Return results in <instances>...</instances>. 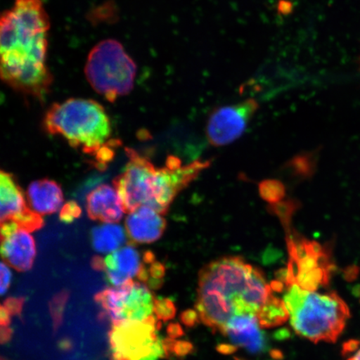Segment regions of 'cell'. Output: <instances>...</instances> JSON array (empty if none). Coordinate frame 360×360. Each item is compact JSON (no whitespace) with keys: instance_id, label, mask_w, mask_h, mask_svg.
I'll list each match as a JSON object with an SVG mask.
<instances>
[{"instance_id":"5b68a950","label":"cell","mask_w":360,"mask_h":360,"mask_svg":"<svg viewBox=\"0 0 360 360\" xmlns=\"http://www.w3.org/2000/svg\"><path fill=\"white\" fill-rule=\"evenodd\" d=\"M84 74L94 91L115 102L132 91L137 65L118 40L105 39L89 53Z\"/></svg>"},{"instance_id":"3957f363","label":"cell","mask_w":360,"mask_h":360,"mask_svg":"<svg viewBox=\"0 0 360 360\" xmlns=\"http://www.w3.org/2000/svg\"><path fill=\"white\" fill-rule=\"evenodd\" d=\"M42 126L47 134L64 138L70 146L91 156L109 142L112 134L105 108L89 98L53 103L45 112Z\"/></svg>"},{"instance_id":"ac0fdd59","label":"cell","mask_w":360,"mask_h":360,"mask_svg":"<svg viewBox=\"0 0 360 360\" xmlns=\"http://www.w3.org/2000/svg\"><path fill=\"white\" fill-rule=\"evenodd\" d=\"M27 200L40 215L52 214L61 209L64 193L55 180L42 179L31 183L26 193Z\"/></svg>"},{"instance_id":"4316f807","label":"cell","mask_w":360,"mask_h":360,"mask_svg":"<svg viewBox=\"0 0 360 360\" xmlns=\"http://www.w3.org/2000/svg\"><path fill=\"white\" fill-rule=\"evenodd\" d=\"M13 330L10 326H0V345L6 344L11 340Z\"/></svg>"},{"instance_id":"83f0119b","label":"cell","mask_w":360,"mask_h":360,"mask_svg":"<svg viewBox=\"0 0 360 360\" xmlns=\"http://www.w3.org/2000/svg\"><path fill=\"white\" fill-rule=\"evenodd\" d=\"M11 322V314L4 306H0V326H10Z\"/></svg>"},{"instance_id":"8fae6325","label":"cell","mask_w":360,"mask_h":360,"mask_svg":"<svg viewBox=\"0 0 360 360\" xmlns=\"http://www.w3.org/2000/svg\"><path fill=\"white\" fill-rule=\"evenodd\" d=\"M0 257L4 263L19 272L32 269L37 252L30 233L11 221L0 224Z\"/></svg>"},{"instance_id":"7c38bea8","label":"cell","mask_w":360,"mask_h":360,"mask_svg":"<svg viewBox=\"0 0 360 360\" xmlns=\"http://www.w3.org/2000/svg\"><path fill=\"white\" fill-rule=\"evenodd\" d=\"M34 213L15 175L0 168V224L12 221L20 227Z\"/></svg>"},{"instance_id":"7402d4cb","label":"cell","mask_w":360,"mask_h":360,"mask_svg":"<svg viewBox=\"0 0 360 360\" xmlns=\"http://www.w3.org/2000/svg\"><path fill=\"white\" fill-rule=\"evenodd\" d=\"M82 214L80 206L75 200H70L63 205L60 212V219L61 222L65 224H71L75 220L78 219Z\"/></svg>"},{"instance_id":"484cf974","label":"cell","mask_w":360,"mask_h":360,"mask_svg":"<svg viewBox=\"0 0 360 360\" xmlns=\"http://www.w3.org/2000/svg\"><path fill=\"white\" fill-rule=\"evenodd\" d=\"M182 321L188 326H193L195 325L198 321H200L199 315L196 311L193 310H188L182 314Z\"/></svg>"},{"instance_id":"30bf717a","label":"cell","mask_w":360,"mask_h":360,"mask_svg":"<svg viewBox=\"0 0 360 360\" xmlns=\"http://www.w3.org/2000/svg\"><path fill=\"white\" fill-rule=\"evenodd\" d=\"M258 109V102L250 98L214 110L207 124L209 142L213 146L220 147L237 141L245 132Z\"/></svg>"},{"instance_id":"e0dca14e","label":"cell","mask_w":360,"mask_h":360,"mask_svg":"<svg viewBox=\"0 0 360 360\" xmlns=\"http://www.w3.org/2000/svg\"><path fill=\"white\" fill-rule=\"evenodd\" d=\"M155 300L146 283L134 281L121 304L120 322L146 321L154 315Z\"/></svg>"},{"instance_id":"ba28073f","label":"cell","mask_w":360,"mask_h":360,"mask_svg":"<svg viewBox=\"0 0 360 360\" xmlns=\"http://www.w3.org/2000/svg\"><path fill=\"white\" fill-rule=\"evenodd\" d=\"M290 261L283 274L285 285L317 290L328 278L327 256L321 245L307 240L289 241Z\"/></svg>"},{"instance_id":"603a6c76","label":"cell","mask_w":360,"mask_h":360,"mask_svg":"<svg viewBox=\"0 0 360 360\" xmlns=\"http://www.w3.org/2000/svg\"><path fill=\"white\" fill-rule=\"evenodd\" d=\"M67 300L66 294H60L56 297L53 300L51 309L55 328H57L60 325L63 311H64L65 306Z\"/></svg>"},{"instance_id":"f1b7e54d","label":"cell","mask_w":360,"mask_h":360,"mask_svg":"<svg viewBox=\"0 0 360 360\" xmlns=\"http://www.w3.org/2000/svg\"><path fill=\"white\" fill-rule=\"evenodd\" d=\"M350 354L345 360H360V344L350 346Z\"/></svg>"},{"instance_id":"9c48e42d","label":"cell","mask_w":360,"mask_h":360,"mask_svg":"<svg viewBox=\"0 0 360 360\" xmlns=\"http://www.w3.org/2000/svg\"><path fill=\"white\" fill-rule=\"evenodd\" d=\"M209 161L196 160L183 165L181 160L169 156L164 167L156 168L153 180V205L161 214H165L179 193L188 186L209 167Z\"/></svg>"},{"instance_id":"1f68e13d","label":"cell","mask_w":360,"mask_h":360,"mask_svg":"<svg viewBox=\"0 0 360 360\" xmlns=\"http://www.w3.org/2000/svg\"><path fill=\"white\" fill-rule=\"evenodd\" d=\"M0 241H1V235H0Z\"/></svg>"},{"instance_id":"52a82bcc","label":"cell","mask_w":360,"mask_h":360,"mask_svg":"<svg viewBox=\"0 0 360 360\" xmlns=\"http://www.w3.org/2000/svg\"><path fill=\"white\" fill-rule=\"evenodd\" d=\"M129 161L112 184L118 192L126 213L153 205V180L156 167L146 157L133 148H125Z\"/></svg>"},{"instance_id":"7a4b0ae2","label":"cell","mask_w":360,"mask_h":360,"mask_svg":"<svg viewBox=\"0 0 360 360\" xmlns=\"http://www.w3.org/2000/svg\"><path fill=\"white\" fill-rule=\"evenodd\" d=\"M273 292L259 269L229 256L200 270L195 309L201 322L220 333L233 317L256 316Z\"/></svg>"},{"instance_id":"d6986e66","label":"cell","mask_w":360,"mask_h":360,"mask_svg":"<svg viewBox=\"0 0 360 360\" xmlns=\"http://www.w3.org/2000/svg\"><path fill=\"white\" fill-rule=\"evenodd\" d=\"M91 243L98 253L111 254L124 246L127 233L122 226L116 224H103L92 229Z\"/></svg>"},{"instance_id":"ffe728a7","label":"cell","mask_w":360,"mask_h":360,"mask_svg":"<svg viewBox=\"0 0 360 360\" xmlns=\"http://www.w3.org/2000/svg\"><path fill=\"white\" fill-rule=\"evenodd\" d=\"M256 317L261 328H273L285 323L290 315L283 300L274 295L273 292L261 306Z\"/></svg>"},{"instance_id":"5bb4252c","label":"cell","mask_w":360,"mask_h":360,"mask_svg":"<svg viewBox=\"0 0 360 360\" xmlns=\"http://www.w3.org/2000/svg\"><path fill=\"white\" fill-rule=\"evenodd\" d=\"M166 226L164 214L147 206L129 213L125 219V231L132 244H151L159 240Z\"/></svg>"},{"instance_id":"f546056e","label":"cell","mask_w":360,"mask_h":360,"mask_svg":"<svg viewBox=\"0 0 360 360\" xmlns=\"http://www.w3.org/2000/svg\"><path fill=\"white\" fill-rule=\"evenodd\" d=\"M170 330L172 331H169V335L172 338H175L180 335V333H181V328H180L178 325H171L169 327Z\"/></svg>"},{"instance_id":"4dcf8cb0","label":"cell","mask_w":360,"mask_h":360,"mask_svg":"<svg viewBox=\"0 0 360 360\" xmlns=\"http://www.w3.org/2000/svg\"><path fill=\"white\" fill-rule=\"evenodd\" d=\"M0 360H7V359H4L0 357Z\"/></svg>"},{"instance_id":"d4e9b609","label":"cell","mask_w":360,"mask_h":360,"mask_svg":"<svg viewBox=\"0 0 360 360\" xmlns=\"http://www.w3.org/2000/svg\"><path fill=\"white\" fill-rule=\"evenodd\" d=\"M24 298H8L4 302V307L8 310V312L12 315L20 316L22 307H24Z\"/></svg>"},{"instance_id":"44dd1931","label":"cell","mask_w":360,"mask_h":360,"mask_svg":"<svg viewBox=\"0 0 360 360\" xmlns=\"http://www.w3.org/2000/svg\"><path fill=\"white\" fill-rule=\"evenodd\" d=\"M154 314L158 321H169V319H173L175 315L174 303L166 299H155Z\"/></svg>"},{"instance_id":"277c9868","label":"cell","mask_w":360,"mask_h":360,"mask_svg":"<svg viewBox=\"0 0 360 360\" xmlns=\"http://www.w3.org/2000/svg\"><path fill=\"white\" fill-rule=\"evenodd\" d=\"M283 300L296 334L314 343L336 340L349 317L347 304L334 292L290 285Z\"/></svg>"},{"instance_id":"6da1fadb","label":"cell","mask_w":360,"mask_h":360,"mask_svg":"<svg viewBox=\"0 0 360 360\" xmlns=\"http://www.w3.org/2000/svg\"><path fill=\"white\" fill-rule=\"evenodd\" d=\"M49 29L42 0H15L0 12V80L39 101L51 92L53 80L48 65Z\"/></svg>"},{"instance_id":"2e32d148","label":"cell","mask_w":360,"mask_h":360,"mask_svg":"<svg viewBox=\"0 0 360 360\" xmlns=\"http://www.w3.org/2000/svg\"><path fill=\"white\" fill-rule=\"evenodd\" d=\"M229 338L232 345L245 348L250 353L257 354L265 347V339L257 317L254 315H241L233 317L220 331Z\"/></svg>"},{"instance_id":"8992f818","label":"cell","mask_w":360,"mask_h":360,"mask_svg":"<svg viewBox=\"0 0 360 360\" xmlns=\"http://www.w3.org/2000/svg\"><path fill=\"white\" fill-rule=\"evenodd\" d=\"M159 327L155 315L143 321L114 323L109 335L112 360H142L154 354L164 357L165 340L158 335Z\"/></svg>"},{"instance_id":"4fadbf2b","label":"cell","mask_w":360,"mask_h":360,"mask_svg":"<svg viewBox=\"0 0 360 360\" xmlns=\"http://www.w3.org/2000/svg\"><path fill=\"white\" fill-rule=\"evenodd\" d=\"M143 266V254L129 244L103 259L102 271L112 286L120 287L138 277Z\"/></svg>"},{"instance_id":"9a60e30c","label":"cell","mask_w":360,"mask_h":360,"mask_svg":"<svg viewBox=\"0 0 360 360\" xmlns=\"http://www.w3.org/2000/svg\"><path fill=\"white\" fill-rule=\"evenodd\" d=\"M86 210L90 219L103 224L118 223L126 213L118 192L109 184H101L89 193Z\"/></svg>"},{"instance_id":"d6a6232c","label":"cell","mask_w":360,"mask_h":360,"mask_svg":"<svg viewBox=\"0 0 360 360\" xmlns=\"http://www.w3.org/2000/svg\"><path fill=\"white\" fill-rule=\"evenodd\" d=\"M236 360H243V359H236Z\"/></svg>"},{"instance_id":"cb8c5ba5","label":"cell","mask_w":360,"mask_h":360,"mask_svg":"<svg viewBox=\"0 0 360 360\" xmlns=\"http://www.w3.org/2000/svg\"><path fill=\"white\" fill-rule=\"evenodd\" d=\"M12 273L7 264L0 262V295H4L11 286Z\"/></svg>"}]
</instances>
